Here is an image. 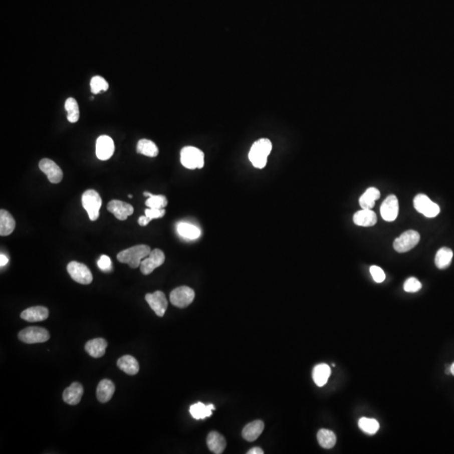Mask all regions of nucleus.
I'll use <instances>...</instances> for the list:
<instances>
[{
    "instance_id": "c85d7f7f",
    "label": "nucleus",
    "mask_w": 454,
    "mask_h": 454,
    "mask_svg": "<svg viewBox=\"0 0 454 454\" xmlns=\"http://www.w3.org/2000/svg\"><path fill=\"white\" fill-rule=\"evenodd\" d=\"M453 253L448 248H441L437 251L435 257V264L439 269H445L450 266Z\"/></svg>"
},
{
    "instance_id": "a211bd4d",
    "label": "nucleus",
    "mask_w": 454,
    "mask_h": 454,
    "mask_svg": "<svg viewBox=\"0 0 454 454\" xmlns=\"http://www.w3.org/2000/svg\"><path fill=\"white\" fill-rule=\"evenodd\" d=\"M107 346V342L104 338H94L87 342L85 350L93 358H99L105 355Z\"/></svg>"
},
{
    "instance_id": "7c9ffc66",
    "label": "nucleus",
    "mask_w": 454,
    "mask_h": 454,
    "mask_svg": "<svg viewBox=\"0 0 454 454\" xmlns=\"http://www.w3.org/2000/svg\"><path fill=\"white\" fill-rule=\"evenodd\" d=\"M177 230L181 237L187 238V239H190V240H195L200 237L201 232L198 227L193 224H188V223L183 222V223L178 224Z\"/></svg>"
},
{
    "instance_id": "a19ab883",
    "label": "nucleus",
    "mask_w": 454,
    "mask_h": 454,
    "mask_svg": "<svg viewBox=\"0 0 454 454\" xmlns=\"http://www.w3.org/2000/svg\"><path fill=\"white\" fill-rule=\"evenodd\" d=\"M264 451H263V449L260 448V447H254V448L250 449L249 451H248V454H264Z\"/></svg>"
},
{
    "instance_id": "412c9836",
    "label": "nucleus",
    "mask_w": 454,
    "mask_h": 454,
    "mask_svg": "<svg viewBox=\"0 0 454 454\" xmlns=\"http://www.w3.org/2000/svg\"><path fill=\"white\" fill-rule=\"evenodd\" d=\"M207 445L213 453L220 454L226 447V441L221 434L213 431L207 436Z\"/></svg>"
},
{
    "instance_id": "f257e3e1",
    "label": "nucleus",
    "mask_w": 454,
    "mask_h": 454,
    "mask_svg": "<svg viewBox=\"0 0 454 454\" xmlns=\"http://www.w3.org/2000/svg\"><path fill=\"white\" fill-rule=\"evenodd\" d=\"M149 246L136 245L123 250L117 254L118 261L121 264H128L131 269H137L141 266V261L151 254Z\"/></svg>"
},
{
    "instance_id": "f3484780",
    "label": "nucleus",
    "mask_w": 454,
    "mask_h": 454,
    "mask_svg": "<svg viewBox=\"0 0 454 454\" xmlns=\"http://www.w3.org/2000/svg\"><path fill=\"white\" fill-rule=\"evenodd\" d=\"M49 311L44 306H34L27 309L21 313V318L29 322H38L48 318Z\"/></svg>"
},
{
    "instance_id": "6ab92c4d",
    "label": "nucleus",
    "mask_w": 454,
    "mask_h": 454,
    "mask_svg": "<svg viewBox=\"0 0 454 454\" xmlns=\"http://www.w3.org/2000/svg\"><path fill=\"white\" fill-rule=\"evenodd\" d=\"M264 423L260 420H254L248 423L245 427L243 428V438L248 441H254L258 439L262 432L264 431Z\"/></svg>"
},
{
    "instance_id": "7ed1b4c3",
    "label": "nucleus",
    "mask_w": 454,
    "mask_h": 454,
    "mask_svg": "<svg viewBox=\"0 0 454 454\" xmlns=\"http://www.w3.org/2000/svg\"><path fill=\"white\" fill-rule=\"evenodd\" d=\"M180 161L188 169L202 168L204 164V152L194 146H185L181 151Z\"/></svg>"
},
{
    "instance_id": "1a4fd4ad",
    "label": "nucleus",
    "mask_w": 454,
    "mask_h": 454,
    "mask_svg": "<svg viewBox=\"0 0 454 454\" xmlns=\"http://www.w3.org/2000/svg\"><path fill=\"white\" fill-rule=\"evenodd\" d=\"M414 207L419 213L428 218L436 217L440 213V207L423 193L415 196Z\"/></svg>"
},
{
    "instance_id": "72a5a7b5",
    "label": "nucleus",
    "mask_w": 454,
    "mask_h": 454,
    "mask_svg": "<svg viewBox=\"0 0 454 454\" xmlns=\"http://www.w3.org/2000/svg\"><path fill=\"white\" fill-rule=\"evenodd\" d=\"M92 93L98 94L103 91H106L109 89V84L104 78L100 76H95L90 82Z\"/></svg>"
},
{
    "instance_id": "c756f323",
    "label": "nucleus",
    "mask_w": 454,
    "mask_h": 454,
    "mask_svg": "<svg viewBox=\"0 0 454 454\" xmlns=\"http://www.w3.org/2000/svg\"><path fill=\"white\" fill-rule=\"evenodd\" d=\"M317 440L320 446L323 448H332L337 442V436L334 432L327 429H321L317 433Z\"/></svg>"
},
{
    "instance_id": "a18cd8bd",
    "label": "nucleus",
    "mask_w": 454,
    "mask_h": 454,
    "mask_svg": "<svg viewBox=\"0 0 454 454\" xmlns=\"http://www.w3.org/2000/svg\"><path fill=\"white\" fill-rule=\"evenodd\" d=\"M128 197H129V198H132V197H133V196L131 195V194H129Z\"/></svg>"
},
{
    "instance_id": "f704fd0d",
    "label": "nucleus",
    "mask_w": 454,
    "mask_h": 454,
    "mask_svg": "<svg viewBox=\"0 0 454 454\" xmlns=\"http://www.w3.org/2000/svg\"><path fill=\"white\" fill-rule=\"evenodd\" d=\"M167 199L164 195H154L152 194L151 197L147 198L146 201V205L149 208L154 209H164L167 206Z\"/></svg>"
},
{
    "instance_id": "f03ea898",
    "label": "nucleus",
    "mask_w": 454,
    "mask_h": 454,
    "mask_svg": "<svg viewBox=\"0 0 454 454\" xmlns=\"http://www.w3.org/2000/svg\"><path fill=\"white\" fill-rule=\"evenodd\" d=\"M272 151L271 141L269 139H259L251 147L249 160L256 168H264L268 162V157Z\"/></svg>"
},
{
    "instance_id": "2eb2a0df",
    "label": "nucleus",
    "mask_w": 454,
    "mask_h": 454,
    "mask_svg": "<svg viewBox=\"0 0 454 454\" xmlns=\"http://www.w3.org/2000/svg\"><path fill=\"white\" fill-rule=\"evenodd\" d=\"M107 209L120 220H125L134 212V208L131 204L117 199L110 201L108 204Z\"/></svg>"
},
{
    "instance_id": "5701e85b",
    "label": "nucleus",
    "mask_w": 454,
    "mask_h": 454,
    "mask_svg": "<svg viewBox=\"0 0 454 454\" xmlns=\"http://www.w3.org/2000/svg\"><path fill=\"white\" fill-rule=\"evenodd\" d=\"M16 220L12 214L6 209L0 210V235L2 237L11 235L16 228Z\"/></svg>"
},
{
    "instance_id": "473e14b6",
    "label": "nucleus",
    "mask_w": 454,
    "mask_h": 454,
    "mask_svg": "<svg viewBox=\"0 0 454 454\" xmlns=\"http://www.w3.org/2000/svg\"><path fill=\"white\" fill-rule=\"evenodd\" d=\"M65 109L68 111L69 122H78L79 120V108L78 102L73 98H68L65 102Z\"/></svg>"
},
{
    "instance_id": "c9c22d12",
    "label": "nucleus",
    "mask_w": 454,
    "mask_h": 454,
    "mask_svg": "<svg viewBox=\"0 0 454 454\" xmlns=\"http://www.w3.org/2000/svg\"><path fill=\"white\" fill-rule=\"evenodd\" d=\"M422 285L420 284L419 280H416L415 278H410L405 281L404 284V290L406 292L415 293L419 291L421 289Z\"/></svg>"
},
{
    "instance_id": "aec40b11",
    "label": "nucleus",
    "mask_w": 454,
    "mask_h": 454,
    "mask_svg": "<svg viewBox=\"0 0 454 454\" xmlns=\"http://www.w3.org/2000/svg\"><path fill=\"white\" fill-rule=\"evenodd\" d=\"M115 386L110 379H103L97 387V398L99 402L106 403L112 398L115 393Z\"/></svg>"
},
{
    "instance_id": "bb28decb",
    "label": "nucleus",
    "mask_w": 454,
    "mask_h": 454,
    "mask_svg": "<svg viewBox=\"0 0 454 454\" xmlns=\"http://www.w3.org/2000/svg\"><path fill=\"white\" fill-rule=\"evenodd\" d=\"M214 410V405L209 404L205 405L201 402H198L194 405L190 406V414L196 420L199 419H204V418L209 417L212 414V410Z\"/></svg>"
},
{
    "instance_id": "0eeeda50",
    "label": "nucleus",
    "mask_w": 454,
    "mask_h": 454,
    "mask_svg": "<svg viewBox=\"0 0 454 454\" xmlns=\"http://www.w3.org/2000/svg\"><path fill=\"white\" fill-rule=\"evenodd\" d=\"M194 291L188 286L176 288L170 294V301L172 306L178 308H186L194 300Z\"/></svg>"
},
{
    "instance_id": "ddd939ff",
    "label": "nucleus",
    "mask_w": 454,
    "mask_h": 454,
    "mask_svg": "<svg viewBox=\"0 0 454 454\" xmlns=\"http://www.w3.org/2000/svg\"><path fill=\"white\" fill-rule=\"evenodd\" d=\"M115 151V144L110 136H101L97 139L96 156L101 161H106L112 157Z\"/></svg>"
},
{
    "instance_id": "ea45409f",
    "label": "nucleus",
    "mask_w": 454,
    "mask_h": 454,
    "mask_svg": "<svg viewBox=\"0 0 454 454\" xmlns=\"http://www.w3.org/2000/svg\"><path fill=\"white\" fill-rule=\"evenodd\" d=\"M150 221H151V219H149L148 217H146V215L141 216L138 219V223L141 226H146L149 224Z\"/></svg>"
},
{
    "instance_id": "f8f14e48",
    "label": "nucleus",
    "mask_w": 454,
    "mask_h": 454,
    "mask_svg": "<svg viewBox=\"0 0 454 454\" xmlns=\"http://www.w3.org/2000/svg\"><path fill=\"white\" fill-rule=\"evenodd\" d=\"M145 298L151 310H153L157 316L162 317L164 316L168 305L164 293L162 291H156L152 294H147Z\"/></svg>"
},
{
    "instance_id": "393cba45",
    "label": "nucleus",
    "mask_w": 454,
    "mask_h": 454,
    "mask_svg": "<svg viewBox=\"0 0 454 454\" xmlns=\"http://www.w3.org/2000/svg\"><path fill=\"white\" fill-rule=\"evenodd\" d=\"M331 375V368L326 363H320L313 369V380L316 385L322 387L327 383Z\"/></svg>"
},
{
    "instance_id": "4468645a",
    "label": "nucleus",
    "mask_w": 454,
    "mask_h": 454,
    "mask_svg": "<svg viewBox=\"0 0 454 454\" xmlns=\"http://www.w3.org/2000/svg\"><path fill=\"white\" fill-rule=\"evenodd\" d=\"M381 216L385 221H394L399 213V202L395 195H389L385 198L380 208Z\"/></svg>"
},
{
    "instance_id": "37998d69",
    "label": "nucleus",
    "mask_w": 454,
    "mask_h": 454,
    "mask_svg": "<svg viewBox=\"0 0 454 454\" xmlns=\"http://www.w3.org/2000/svg\"><path fill=\"white\" fill-rule=\"evenodd\" d=\"M450 368H451V373L452 375L454 376V363L450 366Z\"/></svg>"
},
{
    "instance_id": "9d476101",
    "label": "nucleus",
    "mask_w": 454,
    "mask_h": 454,
    "mask_svg": "<svg viewBox=\"0 0 454 454\" xmlns=\"http://www.w3.org/2000/svg\"><path fill=\"white\" fill-rule=\"evenodd\" d=\"M165 254L162 250L160 249H154L149 254L148 257L144 259L141 261V272L144 275H148L154 271L155 269L158 267L162 266L164 264Z\"/></svg>"
},
{
    "instance_id": "79ce46f5",
    "label": "nucleus",
    "mask_w": 454,
    "mask_h": 454,
    "mask_svg": "<svg viewBox=\"0 0 454 454\" xmlns=\"http://www.w3.org/2000/svg\"><path fill=\"white\" fill-rule=\"evenodd\" d=\"M8 258L6 255H4V254L0 255V265H1V267L6 266V264H8Z\"/></svg>"
},
{
    "instance_id": "39448f33",
    "label": "nucleus",
    "mask_w": 454,
    "mask_h": 454,
    "mask_svg": "<svg viewBox=\"0 0 454 454\" xmlns=\"http://www.w3.org/2000/svg\"><path fill=\"white\" fill-rule=\"evenodd\" d=\"M19 339L27 344L47 342L50 339L49 332L42 327L30 326L19 332Z\"/></svg>"
},
{
    "instance_id": "e433bc0d",
    "label": "nucleus",
    "mask_w": 454,
    "mask_h": 454,
    "mask_svg": "<svg viewBox=\"0 0 454 454\" xmlns=\"http://www.w3.org/2000/svg\"><path fill=\"white\" fill-rule=\"evenodd\" d=\"M97 264H98L99 269L102 271L110 272L112 269V262H111L110 257H108L107 255H102L100 257Z\"/></svg>"
},
{
    "instance_id": "b1692460",
    "label": "nucleus",
    "mask_w": 454,
    "mask_h": 454,
    "mask_svg": "<svg viewBox=\"0 0 454 454\" xmlns=\"http://www.w3.org/2000/svg\"><path fill=\"white\" fill-rule=\"evenodd\" d=\"M117 366L120 368V370H122L129 375H136L140 369L138 361L131 355L121 357L117 361Z\"/></svg>"
},
{
    "instance_id": "20e7f679",
    "label": "nucleus",
    "mask_w": 454,
    "mask_h": 454,
    "mask_svg": "<svg viewBox=\"0 0 454 454\" xmlns=\"http://www.w3.org/2000/svg\"><path fill=\"white\" fill-rule=\"evenodd\" d=\"M82 204L84 209L88 212L89 219L92 221L99 218V209L102 205V198L97 191L94 189L85 191L82 196Z\"/></svg>"
},
{
    "instance_id": "9b49d317",
    "label": "nucleus",
    "mask_w": 454,
    "mask_h": 454,
    "mask_svg": "<svg viewBox=\"0 0 454 454\" xmlns=\"http://www.w3.org/2000/svg\"><path fill=\"white\" fill-rule=\"evenodd\" d=\"M40 169L47 175L48 180L52 183H59L63 180V172L53 160L43 158L39 162Z\"/></svg>"
},
{
    "instance_id": "4be33fe9",
    "label": "nucleus",
    "mask_w": 454,
    "mask_h": 454,
    "mask_svg": "<svg viewBox=\"0 0 454 454\" xmlns=\"http://www.w3.org/2000/svg\"><path fill=\"white\" fill-rule=\"evenodd\" d=\"M353 222L360 226H373L377 223V215L371 209H363L354 214Z\"/></svg>"
},
{
    "instance_id": "423d86ee",
    "label": "nucleus",
    "mask_w": 454,
    "mask_h": 454,
    "mask_svg": "<svg viewBox=\"0 0 454 454\" xmlns=\"http://www.w3.org/2000/svg\"><path fill=\"white\" fill-rule=\"evenodd\" d=\"M68 274L75 282L81 285H89L93 281V275L85 264L73 261L67 267Z\"/></svg>"
},
{
    "instance_id": "2f4dec72",
    "label": "nucleus",
    "mask_w": 454,
    "mask_h": 454,
    "mask_svg": "<svg viewBox=\"0 0 454 454\" xmlns=\"http://www.w3.org/2000/svg\"><path fill=\"white\" fill-rule=\"evenodd\" d=\"M358 426L363 432L368 435H374L379 429V423L375 419L362 417L358 421Z\"/></svg>"
},
{
    "instance_id": "6e6552de",
    "label": "nucleus",
    "mask_w": 454,
    "mask_h": 454,
    "mask_svg": "<svg viewBox=\"0 0 454 454\" xmlns=\"http://www.w3.org/2000/svg\"><path fill=\"white\" fill-rule=\"evenodd\" d=\"M420 234L415 231L410 230L402 233L394 242V250L399 253H406L411 250L420 242Z\"/></svg>"
},
{
    "instance_id": "dca6fc26",
    "label": "nucleus",
    "mask_w": 454,
    "mask_h": 454,
    "mask_svg": "<svg viewBox=\"0 0 454 454\" xmlns=\"http://www.w3.org/2000/svg\"><path fill=\"white\" fill-rule=\"evenodd\" d=\"M84 394V387L78 382H74L64 390L63 394V399L64 401L71 405H76L81 401L82 397Z\"/></svg>"
},
{
    "instance_id": "a878e982",
    "label": "nucleus",
    "mask_w": 454,
    "mask_h": 454,
    "mask_svg": "<svg viewBox=\"0 0 454 454\" xmlns=\"http://www.w3.org/2000/svg\"><path fill=\"white\" fill-rule=\"evenodd\" d=\"M380 197V192L378 188H369L359 198V204L362 209H371L374 206L375 201Z\"/></svg>"
},
{
    "instance_id": "58836bf2",
    "label": "nucleus",
    "mask_w": 454,
    "mask_h": 454,
    "mask_svg": "<svg viewBox=\"0 0 454 454\" xmlns=\"http://www.w3.org/2000/svg\"><path fill=\"white\" fill-rule=\"evenodd\" d=\"M166 214L165 209H154V208H148L145 210V215L148 217L149 219H158L164 216Z\"/></svg>"
},
{
    "instance_id": "4c0bfd02",
    "label": "nucleus",
    "mask_w": 454,
    "mask_h": 454,
    "mask_svg": "<svg viewBox=\"0 0 454 454\" xmlns=\"http://www.w3.org/2000/svg\"><path fill=\"white\" fill-rule=\"evenodd\" d=\"M370 274L376 283H382L385 280V274H384V270L379 267H371Z\"/></svg>"
},
{
    "instance_id": "cd10ccee",
    "label": "nucleus",
    "mask_w": 454,
    "mask_h": 454,
    "mask_svg": "<svg viewBox=\"0 0 454 454\" xmlns=\"http://www.w3.org/2000/svg\"><path fill=\"white\" fill-rule=\"evenodd\" d=\"M136 150L138 153L146 156V157H157L159 153V150L157 148V145L153 141L147 140V139L140 140L137 143Z\"/></svg>"
},
{
    "instance_id": "c03bdc74",
    "label": "nucleus",
    "mask_w": 454,
    "mask_h": 454,
    "mask_svg": "<svg viewBox=\"0 0 454 454\" xmlns=\"http://www.w3.org/2000/svg\"><path fill=\"white\" fill-rule=\"evenodd\" d=\"M143 194L144 196H146V197H148V198L152 195V193H148V192H144Z\"/></svg>"
}]
</instances>
